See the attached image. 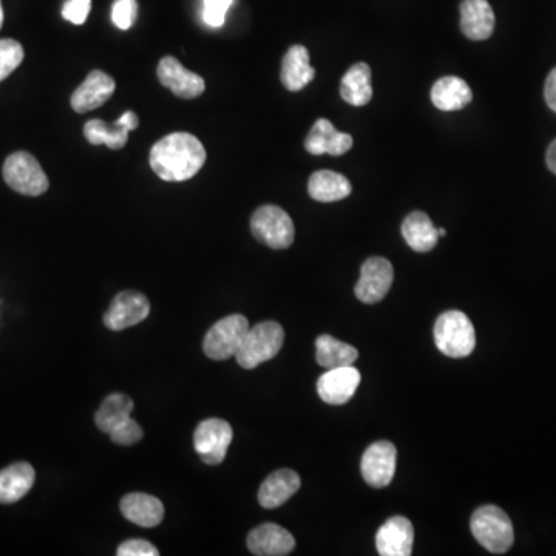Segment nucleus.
Segmentation results:
<instances>
[{
  "mask_svg": "<svg viewBox=\"0 0 556 556\" xmlns=\"http://www.w3.org/2000/svg\"><path fill=\"white\" fill-rule=\"evenodd\" d=\"M434 342L445 356L453 359L470 356L476 346L473 323L464 312H444L434 325Z\"/></svg>",
  "mask_w": 556,
  "mask_h": 556,
  "instance_id": "7ed1b4c3",
  "label": "nucleus"
},
{
  "mask_svg": "<svg viewBox=\"0 0 556 556\" xmlns=\"http://www.w3.org/2000/svg\"><path fill=\"white\" fill-rule=\"evenodd\" d=\"M136 0H116L112 8V21L119 30H129L136 19Z\"/></svg>",
  "mask_w": 556,
  "mask_h": 556,
  "instance_id": "2f4dec72",
  "label": "nucleus"
},
{
  "mask_svg": "<svg viewBox=\"0 0 556 556\" xmlns=\"http://www.w3.org/2000/svg\"><path fill=\"white\" fill-rule=\"evenodd\" d=\"M351 187L348 178L343 177L340 173L331 172V170H319L312 173L308 181V192L312 200L320 201V203H334V201L343 200L350 197Z\"/></svg>",
  "mask_w": 556,
  "mask_h": 556,
  "instance_id": "393cba45",
  "label": "nucleus"
},
{
  "mask_svg": "<svg viewBox=\"0 0 556 556\" xmlns=\"http://www.w3.org/2000/svg\"><path fill=\"white\" fill-rule=\"evenodd\" d=\"M546 163L547 167L556 175V139L550 144L549 149H547Z\"/></svg>",
  "mask_w": 556,
  "mask_h": 556,
  "instance_id": "e433bc0d",
  "label": "nucleus"
},
{
  "mask_svg": "<svg viewBox=\"0 0 556 556\" xmlns=\"http://www.w3.org/2000/svg\"><path fill=\"white\" fill-rule=\"evenodd\" d=\"M4 180L17 194L39 197L45 194L50 181L39 161L28 152H14L4 164Z\"/></svg>",
  "mask_w": 556,
  "mask_h": 556,
  "instance_id": "39448f33",
  "label": "nucleus"
},
{
  "mask_svg": "<svg viewBox=\"0 0 556 556\" xmlns=\"http://www.w3.org/2000/svg\"><path fill=\"white\" fill-rule=\"evenodd\" d=\"M90 10H92V0H67L62 7V17L72 24L82 25L87 21Z\"/></svg>",
  "mask_w": 556,
  "mask_h": 556,
  "instance_id": "473e14b6",
  "label": "nucleus"
},
{
  "mask_svg": "<svg viewBox=\"0 0 556 556\" xmlns=\"http://www.w3.org/2000/svg\"><path fill=\"white\" fill-rule=\"evenodd\" d=\"M495 13L487 0H464L461 4V30L470 41H485L495 30Z\"/></svg>",
  "mask_w": 556,
  "mask_h": 556,
  "instance_id": "6ab92c4d",
  "label": "nucleus"
},
{
  "mask_svg": "<svg viewBox=\"0 0 556 556\" xmlns=\"http://www.w3.org/2000/svg\"><path fill=\"white\" fill-rule=\"evenodd\" d=\"M305 147L311 155L342 156L353 147V136L339 132L328 119H319L312 126Z\"/></svg>",
  "mask_w": 556,
  "mask_h": 556,
  "instance_id": "f3484780",
  "label": "nucleus"
},
{
  "mask_svg": "<svg viewBox=\"0 0 556 556\" xmlns=\"http://www.w3.org/2000/svg\"><path fill=\"white\" fill-rule=\"evenodd\" d=\"M285 342V331L277 322H263L249 328L240 350L235 354L240 367L254 370L258 365L274 359Z\"/></svg>",
  "mask_w": 556,
  "mask_h": 556,
  "instance_id": "20e7f679",
  "label": "nucleus"
},
{
  "mask_svg": "<svg viewBox=\"0 0 556 556\" xmlns=\"http://www.w3.org/2000/svg\"><path fill=\"white\" fill-rule=\"evenodd\" d=\"M110 439L118 445L138 444L143 439V428L139 427L138 422L133 421L132 417L126 419L123 424H119L115 430L110 431Z\"/></svg>",
  "mask_w": 556,
  "mask_h": 556,
  "instance_id": "7c9ffc66",
  "label": "nucleus"
},
{
  "mask_svg": "<svg viewBox=\"0 0 556 556\" xmlns=\"http://www.w3.org/2000/svg\"><path fill=\"white\" fill-rule=\"evenodd\" d=\"M470 529L476 541L496 555L509 552L515 541V530L509 515L496 506L479 507L473 513Z\"/></svg>",
  "mask_w": 556,
  "mask_h": 556,
  "instance_id": "f03ea898",
  "label": "nucleus"
},
{
  "mask_svg": "<svg viewBox=\"0 0 556 556\" xmlns=\"http://www.w3.org/2000/svg\"><path fill=\"white\" fill-rule=\"evenodd\" d=\"M138 127V116L133 112L124 113L115 123L109 124L102 119H90L84 126V136L93 146L109 147L121 150L127 144L129 133Z\"/></svg>",
  "mask_w": 556,
  "mask_h": 556,
  "instance_id": "f8f14e48",
  "label": "nucleus"
},
{
  "mask_svg": "<svg viewBox=\"0 0 556 556\" xmlns=\"http://www.w3.org/2000/svg\"><path fill=\"white\" fill-rule=\"evenodd\" d=\"M413 541V524L404 516H393L377 532V552L382 556H410Z\"/></svg>",
  "mask_w": 556,
  "mask_h": 556,
  "instance_id": "2eb2a0df",
  "label": "nucleus"
},
{
  "mask_svg": "<svg viewBox=\"0 0 556 556\" xmlns=\"http://www.w3.org/2000/svg\"><path fill=\"white\" fill-rule=\"evenodd\" d=\"M300 485V476L288 468H283L265 479L258 492V501L265 509H277L299 492Z\"/></svg>",
  "mask_w": 556,
  "mask_h": 556,
  "instance_id": "412c9836",
  "label": "nucleus"
},
{
  "mask_svg": "<svg viewBox=\"0 0 556 556\" xmlns=\"http://www.w3.org/2000/svg\"><path fill=\"white\" fill-rule=\"evenodd\" d=\"M249 331V322L241 314H232L215 323L204 337V354L212 360L235 356Z\"/></svg>",
  "mask_w": 556,
  "mask_h": 556,
  "instance_id": "0eeeda50",
  "label": "nucleus"
},
{
  "mask_svg": "<svg viewBox=\"0 0 556 556\" xmlns=\"http://www.w3.org/2000/svg\"><path fill=\"white\" fill-rule=\"evenodd\" d=\"M248 547L258 556H285L294 550L295 540L288 530L268 523L249 533Z\"/></svg>",
  "mask_w": 556,
  "mask_h": 556,
  "instance_id": "a211bd4d",
  "label": "nucleus"
},
{
  "mask_svg": "<svg viewBox=\"0 0 556 556\" xmlns=\"http://www.w3.org/2000/svg\"><path fill=\"white\" fill-rule=\"evenodd\" d=\"M340 95L343 101L351 106H367L373 98L371 85V68L365 62H357L345 73L340 84Z\"/></svg>",
  "mask_w": 556,
  "mask_h": 556,
  "instance_id": "a878e982",
  "label": "nucleus"
},
{
  "mask_svg": "<svg viewBox=\"0 0 556 556\" xmlns=\"http://www.w3.org/2000/svg\"><path fill=\"white\" fill-rule=\"evenodd\" d=\"M470 85L458 76H444L431 89V101L442 112L462 110L472 102Z\"/></svg>",
  "mask_w": 556,
  "mask_h": 556,
  "instance_id": "4be33fe9",
  "label": "nucleus"
},
{
  "mask_svg": "<svg viewBox=\"0 0 556 556\" xmlns=\"http://www.w3.org/2000/svg\"><path fill=\"white\" fill-rule=\"evenodd\" d=\"M360 380L362 377L359 370H356L353 365L333 368L320 376L317 382V393L326 404L343 405L351 401V397L356 394Z\"/></svg>",
  "mask_w": 556,
  "mask_h": 556,
  "instance_id": "4468645a",
  "label": "nucleus"
},
{
  "mask_svg": "<svg viewBox=\"0 0 556 556\" xmlns=\"http://www.w3.org/2000/svg\"><path fill=\"white\" fill-rule=\"evenodd\" d=\"M24 47L14 39H0V82L7 79L24 61Z\"/></svg>",
  "mask_w": 556,
  "mask_h": 556,
  "instance_id": "c756f323",
  "label": "nucleus"
},
{
  "mask_svg": "<svg viewBox=\"0 0 556 556\" xmlns=\"http://www.w3.org/2000/svg\"><path fill=\"white\" fill-rule=\"evenodd\" d=\"M115 89L116 84L112 76L95 70L85 78V81L73 93L72 101H70L73 110L76 113L92 112V110L104 106L112 98Z\"/></svg>",
  "mask_w": 556,
  "mask_h": 556,
  "instance_id": "dca6fc26",
  "label": "nucleus"
},
{
  "mask_svg": "<svg viewBox=\"0 0 556 556\" xmlns=\"http://www.w3.org/2000/svg\"><path fill=\"white\" fill-rule=\"evenodd\" d=\"M397 450L391 442L379 441L367 448L362 456V476L374 489H384L396 473Z\"/></svg>",
  "mask_w": 556,
  "mask_h": 556,
  "instance_id": "9d476101",
  "label": "nucleus"
},
{
  "mask_svg": "<svg viewBox=\"0 0 556 556\" xmlns=\"http://www.w3.org/2000/svg\"><path fill=\"white\" fill-rule=\"evenodd\" d=\"M4 25V8H2V2H0V28Z\"/></svg>",
  "mask_w": 556,
  "mask_h": 556,
  "instance_id": "4c0bfd02",
  "label": "nucleus"
},
{
  "mask_svg": "<svg viewBox=\"0 0 556 556\" xmlns=\"http://www.w3.org/2000/svg\"><path fill=\"white\" fill-rule=\"evenodd\" d=\"M251 229L254 237L263 245L272 249H286L292 245L295 237L294 223L282 207H260L252 215Z\"/></svg>",
  "mask_w": 556,
  "mask_h": 556,
  "instance_id": "423d86ee",
  "label": "nucleus"
},
{
  "mask_svg": "<svg viewBox=\"0 0 556 556\" xmlns=\"http://www.w3.org/2000/svg\"><path fill=\"white\" fill-rule=\"evenodd\" d=\"M149 314L150 303L146 295L138 291H123L116 295L110 305L104 323L112 331H123L143 322Z\"/></svg>",
  "mask_w": 556,
  "mask_h": 556,
  "instance_id": "9b49d317",
  "label": "nucleus"
},
{
  "mask_svg": "<svg viewBox=\"0 0 556 556\" xmlns=\"http://www.w3.org/2000/svg\"><path fill=\"white\" fill-rule=\"evenodd\" d=\"M231 5L232 0H204V21H206V24L214 28L221 27Z\"/></svg>",
  "mask_w": 556,
  "mask_h": 556,
  "instance_id": "72a5a7b5",
  "label": "nucleus"
},
{
  "mask_svg": "<svg viewBox=\"0 0 556 556\" xmlns=\"http://www.w3.org/2000/svg\"><path fill=\"white\" fill-rule=\"evenodd\" d=\"M402 235L414 252H430L438 245V228L424 212H413L405 218Z\"/></svg>",
  "mask_w": 556,
  "mask_h": 556,
  "instance_id": "bb28decb",
  "label": "nucleus"
},
{
  "mask_svg": "<svg viewBox=\"0 0 556 556\" xmlns=\"http://www.w3.org/2000/svg\"><path fill=\"white\" fill-rule=\"evenodd\" d=\"M544 98H546L547 106L556 113V67L549 73L544 85Z\"/></svg>",
  "mask_w": 556,
  "mask_h": 556,
  "instance_id": "c9c22d12",
  "label": "nucleus"
},
{
  "mask_svg": "<svg viewBox=\"0 0 556 556\" xmlns=\"http://www.w3.org/2000/svg\"><path fill=\"white\" fill-rule=\"evenodd\" d=\"M121 512L136 526H160L164 519V506L160 499L146 493H130L121 499Z\"/></svg>",
  "mask_w": 556,
  "mask_h": 556,
  "instance_id": "aec40b11",
  "label": "nucleus"
},
{
  "mask_svg": "<svg viewBox=\"0 0 556 556\" xmlns=\"http://www.w3.org/2000/svg\"><path fill=\"white\" fill-rule=\"evenodd\" d=\"M445 234H447V231H445V229H438L439 237H444Z\"/></svg>",
  "mask_w": 556,
  "mask_h": 556,
  "instance_id": "58836bf2",
  "label": "nucleus"
},
{
  "mask_svg": "<svg viewBox=\"0 0 556 556\" xmlns=\"http://www.w3.org/2000/svg\"><path fill=\"white\" fill-rule=\"evenodd\" d=\"M36 473L27 462H17L0 472V502L13 504L21 501L33 487Z\"/></svg>",
  "mask_w": 556,
  "mask_h": 556,
  "instance_id": "b1692460",
  "label": "nucleus"
},
{
  "mask_svg": "<svg viewBox=\"0 0 556 556\" xmlns=\"http://www.w3.org/2000/svg\"><path fill=\"white\" fill-rule=\"evenodd\" d=\"M156 75H158L161 84L167 87L173 95H177L178 98H198V96L203 95L204 89H206L204 79L200 75L189 72L187 68H184V65H181L180 61L172 58V56L161 59Z\"/></svg>",
  "mask_w": 556,
  "mask_h": 556,
  "instance_id": "ddd939ff",
  "label": "nucleus"
},
{
  "mask_svg": "<svg viewBox=\"0 0 556 556\" xmlns=\"http://www.w3.org/2000/svg\"><path fill=\"white\" fill-rule=\"evenodd\" d=\"M133 401L126 394H110L104 399L99 410L95 414V422L99 430L110 434L119 424L129 419L133 411Z\"/></svg>",
  "mask_w": 556,
  "mask_h": 556,
  "instance_id": "c85d7f7f",
  "label": "nucleus"
},
{
  "mask_svg": "<svg viewBox=\"0 0 556 556\" xmlns=\"http://www.w3.org/2000/svg\"><path fill=\"white\" fill-rule=\"evenodd\" d=\"M317 362L320 367L333 368L350 367L359 359V351L348 343L340 342L331 336H320L316 342Z\"/></svg>",
  "mask_w": 556,
  "mask_h": 556,
  "instance_id": "cd10ccee",
  "label": "nucleus"
},
{
  "mask_svg": "<svg viewBox=\"0 0 556 556\" xmlns=\"http://www.w3.org/2000/svg\"><path fill=\"white\" fill-rule=\"evenodd\" d=\"M206 163V150L197 136L177 132L161 138L150 150V166L164 181L190 180Z\"/></svg>",
  "mask_w": 556,
  "mask_h": 556,
  "instance_id": "f257e3e1",
  "label": "nucleus"
},
{
  "mask_svg": "<svg viewBox=\"0 0 556 556\" xmlns=\"http://www.w3.org/2000/svg\"><path fill=\"white\" fill-rule=\"evenodd\" d=\"M316 70L309 62V51L303 45L289 48L282 62V82L289 92H300L314 79Z\"/></svg>",
  "mask_w": 556,
  "mask_h": 556,
  "instance_id": "5701e85b",
  "label": "nucleus"
},
{
  "mask_svg": "<svg viewBox=\"0 0 556 556\" xmlns=\"http://www.w3.org/2000/svg\"><path fill=\"white\" fill-rule=\"evenodd\" d=\"M119 556H158L160 550L146 540H127L118 547Z\"/></svg>",
  "mask_w": 556,
  "mask_h": 556,
  "instance_id": "f704fd0d",
  "label": "nucleus"
},
{
  "mask_svg": "<svg viewBox=\"0 0 556 556\" xmlns=\"http://www.w3.org/2000/svg\"><path fill=\"white\" fill-rule=\"evenodd\" d=\"M394 271L391 263L384 257H371L363 263L356 297L362 303L373 305L384 300L393 285Z\"/></svg>",
  "mask_w": 556,
  "mask_h": 556,
  "instance_id": "1a4fd4ad",
  "label": "nucleus"
},
{
  "mask_svg": "<svg viewBox=\"0 0 556 556\" xmlns=\"http://www.w3.org/2000/svg\"><path fill=\"white\" fill-rule=\"evenodd\" d=\"M232 438H234V431L228 422L217 417L206 419L195 430V451L203 459L204 464H221L228 455Z\"/></svg>",
  "mask_w": 556,
  "mask_h": 556,
  "instance_id": "6e6552de",
  "label": "nucleus"
}]
</instances>
